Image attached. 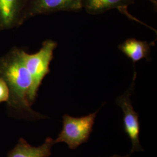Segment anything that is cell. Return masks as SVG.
I'll list each match as a JSON object with an SVG mask.
<instances>
[{
    "label": "cell",
    "mask_w": 157,
    "mask_h": 157,
    "mask_svg": "<svg viewBox=\"0 0 157 157\" xmlns=\"http://www.w3.org/2000/svg\"><path fill=\"white\" fill-rule=\"evenodd\" d=\"M57 43L52 40L43 42L41 48L35 54H30L23 50L21 53L23 61L32 79V86L29 94V102L32 106L37 96L43 80L50 72V64Z\"/></svg>",
    "instance_id": "7a4b0ae2"
},
{
    "label": "cell",
    "mask_w": 157,
    "mask_h": 157,
    "mask_svg": "<svg viewBox=\"0 0 157 157\" xmlns=\"http://www.w3.org/2000/svg\"><path fill=\"white\" fill-rule=\"evenodd\" d=\"M99 110L86 116L75 118L67 114L62 117L63 127L55 144L65 143L71 150L76 149L87 142L92 132L95 118Z\"/></svg>",
    "instance_id": "3957f363"
},
{
    "label": "cell",
    "mask_w": 157,
    "mask_h": 157,
    "mask_svg": "<svg viewBox=\"0 0 157 157\" xmlns=\"http://www.w3.org/2000/svg\"><path fill=\"white\" fill-rule=\"evenodd\" d=\"M135 0H83L82 7L88 13L98 15L112 9L127 14V8Z\"/></svg>",
    "instance_id": "ba28073f"
},
{
    "label": "cell",
    "mask_w": 157,
    "mask_h": 157,
    "mask_svg": "<svg viewBox=\"0 0 157 157\" xmlns=\"http://www.w3.org/2000/svg\"><path fill=\"white\" fill-rule=\"evenodd\" d=\"M83 0H28L25 10V21L31 17L59 11L81 10Z\"/></svg>",
    "instance_id": "5b68a950"
},
{
    "label": "cell",
    "mask_w": 157,
    "mask_h": 157,
    "mask_svg": "<svg viewBox=\"0 0 157 157\" xmlns=\"http://www.w3.org/2000/svg\"><path fill=\"white\" fill-rule=\"evenodd\" d=\"M10 97V90L5 80L0 77V102H7Z\"/></svg>",
    "instance_id": "30bf717a"
},
{
    "label": "cell",
    "mask_w": 157,
    "mask_h": 157,
    "mask_svg": "<svg viewBox=\"0 0 157 157\" xmlns=\"http://www.w3.org/2000/svg\"><path fill=\"white\" fill-rule=\"evenodd\" d=\"M54 144V140L51 137L46 138L44 143L39 147L31 146L21 138L9 152L8 157H49L51 155V148Z\"/></svg>",
    "instance_id": "52a82bcc"
},
{
    "label": "cell",
    "mask_w": 157,
    "mask_h": 157,
    "mask_svg": "<svg viewBox=\"0 0 157 157\" xmlns=\"http://www.w3.org/2000/svg\"><path fill=\"white\" fill-rule=\"evenodd\" d=\"M130 157V155H125V156H121V155H112L111 157Z\"/></svg>",
    "instance_id": "8fae6325"
},
{
    "label": "cell",
    "mask_w": 157,
    "mask_h": 157,
    "mask_svg": "<svg viewBox=\"0 0 157 157\" xmlns=\"http://www.w3.org/2000/svg\"><path fill=\"white\" fill-rule=\"evenodd\" d=\"M28 0H0V31L15 28L25 22Z\"/></svg>",
    "instance_id": "8992f818"
},
{
    "label": "cell",
    "mask_w": 157,
    "mask_h": 157,
    "mask_svg": "<svg viewBox=\"0 0 157 157\" xmlns=\"http://www.w3.org/2000/svg\"><path fill=\"white\" fill-rule=\"evenodd\" d=\"M154 45V43H149L147 41L130 38L120 44L118 49L133 63H136L143 59H149L151 47Z\"/></svg>",
    "instance_id": "9c48e42d"
},
{
    "label": "cell",
    "mask_w": 157,
    "mask_h": 157,
    "mask_svg": "<svg viewBox=\"0 0 157 157\" xmlns=\"http://www.w3.org/2000/svg\"><path fill=\"white\" fill-rule=\"evenodd\" d=\"M136 76L137 73L135 72L132 83L130 87L123 94L119 96L116 100V104L121 108L124 113V130L129 137L132 144L130 154L135 152L144 151L140 141L139 135L140 126L139 120V114L135 111L131 100Z\"/></svg>",
    "instance_id": "277c9868"
},
{
    "label": "cell",
    "mask_w": 157,
    "mask_h": 157,
    "mask_svg": "<svg viewBox=\"0 0 157 157\" xmlns=\"http://www.w3.org/2000/svg\"><path fill=\"white\" fill-rule=\"evenodd\" d=\"M21 51V49L15 48L0 58V77L5 80L10 90L8 107L19 118L30 121L47 118L33 111L29 104L32 79L24 64Z\"/></svg>",
    "instance_id": "6da1fadb"
}]
</instances>
